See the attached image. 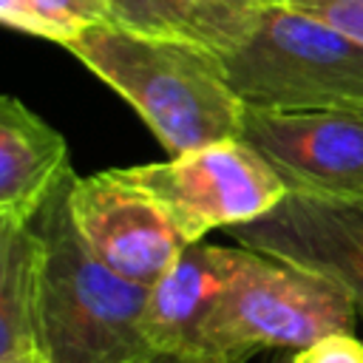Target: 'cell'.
I'll return each instance as SVG.
<instances>
[{
  "label": "cell",
  "mask_w": 363,
  "mask_h": 363,
  "mask_svg": "<svg viewBox=\"0 0 363 363\" xmlns=\"http://www.w3.org/2000/svg\"><path fill=\"white\" fill-rule=\"evenodd\" d=\"M65 48L130 102L170 156L241 136L244 102L218 51L116 23L85 26Z\"/></svg>",
  "instance_id": "1"
},
{
  "label": "cell",
  "mask_w": 363,
  "mask_h": 363,
  "mask_svg": "<svg viewBox=\"0 0 363 363\" xmlns=\"http://www.w3.org/2000/svg\"><path fill=\"white\" fill-rule=\"evenodd\" d=\"M71 176L34 216L45 244L43 357L45 363H136L153 352L145 335L147 286L113 272L82 241L68 210Z\"/></svg>",
  "instance_id": "2"
},
{
  "label": "cell",
  "mask_w": 363,
  "mask_h": 363,
  "mask_svg": "<svg viewBox=\"0 0 363 363\" xmlns=\"http://www.w3.org/2000/svg\"><path fill=\"white\" fill-rule=\"evenodd\" d=\"M221 62L247 108L363 113V45L286 3L258 9Z\"/></svg>",
  "instance_id": "3"
},
{
  "label": "cell",
  "mask_w": 363,
  "mask_h": 363,
  "mask_svg": "<svg viewBox=\"0 0 363 363\" xmlns=\"http://www.w3.org/2000/svg\"><path fill=\"white\" fill-rule=\"evenodd\" d=\"M349 295L306 269L244 247L241 267L207 320L201 352L244 363L261 349H303L326 335L352 332Z\"/></svg>",
  "instance_id": "4"
},
{
  "label": "cell",
  "mask_w": 363,
  "mask_h": 363,
  "mask_svg": "<svg viewBox=\"0 0 363 363\" xmlns=\"http://www.w3.org/2000/svg\"><path fill=\"white\" fill-rule=\"evenodd\" d=\"M170 216L187 244L269 213L286 187L244 139H224L167 162L119 167Z\"/></svg>",
  "instance_id": "5"
},
{
  "label": "cell",
  "mask_w": 363,
  "mask_h": 363,
  "mask_svg": "<svg viewBox=\"0 0 363 363\" xmlns=\"http://www.w3.org/2000/svg\"><path fill=\"white\" fill-rule=\"evenodd\" d=\"M286 193L363 199L360 111H261L244 105L241 136Z\"/></svg>",
  "instance_id": "6"
},
{
  "label": "cell",
  "mask_w": 363,
  "mask_h": 363,
  "mask_svg": "<svg viewBox=\"0 0 363 363\" xmlns=\"http://www.w3.org/2000/svg\"><path fill=\"white\" fill-rule=\"evenodd\" d=\"M68 210L91 252L122 278L145 286L156 284L187 247L159 201L128 182L119 167L71 176Z\"/></svg>",
  "instance_id": "7"
},
{
  "label": "cell",
  "mask_w": 363,
  "mask_h": 363,
  "mask_svg": "<svg viewBox=\"0 0 363 363\" xmlns=\"http://www.w3.org/2000/svg\"><path fill=\"white\" fill-rule=\"evenodd\" d=\"M227 233L238 247L337 284L363 320V199L286 193L269 213Z\"/></svg>",
  "instance_id": "8"
},
{
  "label": "cell",
  "mask_w": 363,
  "mask_h": 363,
  "mask_svg": "<svg viewBox=\"0 0 363 363\" xmlns=\"http://www.w3.org/2000/svg\"><path fill=\"white\" fill-rule=\"evenodd\" d=\"M244 258V247H218L193 241L173 267L147 286L145 335L153 352L204 354L201 337L207 320L221 303Z\"/></svg>",
  "instance_id": "9"
},
{
  "label": "cell",
  "mask_w": 363,
  "mask_h": 363,
  "mask_svg": "<svg viewBox=\"0 0 363 363\" xmlns=\"http://www.w3.org/2000/svg\"><path fill=\"white\" fill-rule=\"evenodd\" d=\"M71 173L65 139L20 99L0 94V216L31 221Z\"/></svg>",
  "instance_id": "10"
},
{
  "label": "cell",
  "mask_w": 363,
  "mask_h": 363,
  "mask_svg": "<svg viewBox=\"0 0 363 363\" xmlns=\"http://www.w3.org/2000/svg\"><path fill=\"white\" fill-rule=\"evenodd\" d=\"M45 244L34 218L0 216V363H45L40 281Z\"/></svg>",
  "instance_id": "11"
},
{
  "label": "cell",
  "mask_w": 363,
  "mask_h": 363,
  "mask_svg": "<svg viewBox=\"0 0 363 363\" xmlns=\"http://www.w3.org/2000/svg\"><path fill=\"white\" fill-rule=\"evenodd\" d=\"M113 23L139 34L176 37L207 45L218 54L230 51L252 26V20L224 17L199 0H105ZM258 14V11H255Z\"/></svg>",
  "instance_id": "12"
},
{
  "label": "cell",
  "mask_w": 363,
  "mask_h": 363,
  "mask_svg": "<svg viewBox=\"0 0 363 363\" xmlns=\"http://www.w3.org/2000/svg\"><path fill=\"white\" fill-rule=\"evenodd\" d=\"M286 6L363 45V0H286Z\"/></svg>",
  "instance_id": "13"
},
{
  "label": "cell",
  "mask_w": 363,
  "mask_h": 363,
  "mask_svg": "<svg viewBox=\"0 0 363 363\" xmlns=\"http://www.w3.org/2000/svg\"><path fill=\"white\" fill-rule=\"evenodd\" d=\"M0 23L17 31L34 34V37L51 40V43H60V45H65L74 37V31H68L62 23L45 14L34 0H0Z\"/></svg>",
  "instance_id": "14"
},
{
  "label": "cell",
  "mask_w": 363,
  "mask_h": 363,
  "mask_svg": "<svg viewBox=\"0 0 363 363\" xmlns=\"http://www.w3.org/2000/svg\"><path fill=\"white\" fill-rule=\"evenodd\" d=\"M34 3L74 34L85 26L113 23V14L105 0H34Z\"/></svg>",
  "instance_id": "15"
},
{
  "label": "cell",
  "mask_w": 363,
  "mask_h": 363,
  "mask_svg": "<svg viewBox=\"0 0 363 363\" xmlns=\"http://www.w3.org/2000/svg\"><path fill=\"white\" fill-rule=\"evenodd\" d=\"M286 363H363V340H357L352 332L326 335L298 349Z\"/></svg>",
  "instance_id": "16"
},
{
  "label": "cell",
  "mask_w": 363,
  "mask_h": 363,
  "mask_svg": "<svg viewBox=\"0 0 363 363\" xmlns=\"http://www.w3.org/2000/svg\"><path fill=\"white\" fill-rule=\"evenodd\" d=\"M199 3L224 14V17H233V20H252L255 11L264 9L272 0H199Z\"/></svg>",
  "instance_id": "17"
},
{
  "label": "cell",
  "mask_w": 363,
  "mask_h": 363,
  "mask_svg": "<svg viewBox=\"0 0 363 363\" xmlns=\"http://www.w3.org/2000/svg\"><path fill=\"white\" fill-rule=\"evenodd\" d=\"M136 363H235L227 357H216V354H179V352H150L147 357L136 360Z\"/></svg>",
  "instance_id": "18"
},
{
  "label": "cell",
  "mask_w": 363,
  "mask_h": 363,
  "mask_svg": "<svg viewBox=\"0 0 363 363\" xmlns=\"http://www.w3.org/2000/svg\"><path fill=\"white\" fill-rule=\"evenodd\" d=\"M272 3H286V0H272Z\"/></svg>",
  "instance_id": "19"
}]
</instances>
